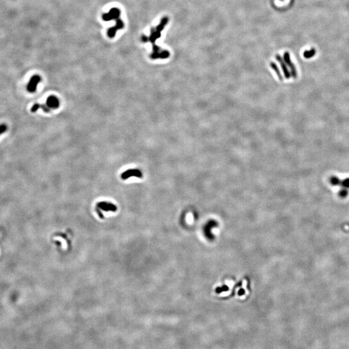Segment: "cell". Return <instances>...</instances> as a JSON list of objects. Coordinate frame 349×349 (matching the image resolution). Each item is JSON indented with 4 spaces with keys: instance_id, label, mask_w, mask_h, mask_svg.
I'll list each match as a JSON object with an SVG mask.
<instances>
[{
    "instance_id": "6da1fadb",
    "label": "cell",
    "mask_w": 349,
    "mask_h": 349,
    "mask_svg": "<svg viewBox=\"0 0 349 349\" xmlns=\"http://www.w3.org/2000/svg\"><path fill=\"white\" fill-rule=\"evenodd\" d=\"M168 22V18L167 17L163 18L160 21V23L155 28H151L149 36L143 35L142 36V41L144 43L151 42L153 47L157 45L155 42L157 39H159L161 36L162 30L164 29L166 25Z\"/></svg>"
},
{
    "instance_id": "7a4b0ae2",
    "label": "cell",
    "mask_w": 349,
    "mask_h": 349,
    "mask_svg": "<svg viewBox=\"0 0 349 349\" xmlns=\"http://www.w3.org/2000/svg\"><path fill=\"white\" fill-rule=\"evenodd\" d=\"M97 213L98 215H99V217L101 219H103L104 218V215L102 214V211H104V212H115L117 210V207L115 205L113 204V203H111V202H106V201H102L97 203Z\"/></svg>"
},
{
    "instance_id": "3957f363",
    "label": "cell",
    "mask_w": 349,
    "mask_h": 349,
    "mask_svg": "<svg viewBox=\"0 0 349 349\" xmlns=\"http://www.w3.org/2000/svg\"><path fill=\"white\" fill-rule=\"evenodd\" d=\"M120 177L123 180H127V179L133 177L142 178L143 177V174L140 169H129L123 172Z\"/></svg>"
},
{
    "instance_id": "277c9868",
    "label": "cell",
    "mask_w": 349,
    "mask_h": 349,
    "mask_svg": "<svg viewBox=\"0 0 349 349\" xmlns=\"http://www.w3.org/2000/svg\"><path fill=\"white\" fill-rule=\"evenodd\" d=\"M120 11L118 8H112L107 13L102 15V19L105 21H109L111 20H116L120 17Z\"/></svg>"
},
{
    "instance_id": "5b68a950",
    "label": "cell",
    "mask_w": 349,
    "mask_h": 349,
    "mask_svg": "<svg viewBox=\"0 0 349 349\" xmlns=\"http://www.w3.org/2000/svg\"><path fill=\"white\" fill-rule=\"evenodd\" d=\"M115 22L116 24L115 25V26L111 27L108 29L107 36L110 38H113L115 36L116 32H118V30L123 29V27H124V23H123L122 20L120 19V18H118V20H115Z\"/></svg>"
},
{
    "instance_id": "8992f818",
    "label": "cell",
    "mask_w": 349,
    "mask_h": 349,
    "mask_svg": "<svg viewBox=\"0 0 349 349\" xmlns=\"http://www.w3.org/2000/svg\"><path fill=\"white\" fill-rule=\"evenodd\" d=\"M283 59L286 62L287 66H288L290 68L291 76L294 78H297V76H298L297 70H296V68L294 66V64L292 62L291 59H290V54L288 52H285V53H284Z\"/></svg>"
},
{
    "instance_id": "52a82bcc",
    "label": "cell",
    "mask_w": 349,
    "mask_h": 349,
    "mask_svg": "<svg viewBox=\"0 0 349 349\" xmlns=\"http://www.w3.org/2000/svg\"><path fill=\"white\" fill-rule=\"evenodd\" d=\"M42 78L41 77L38 75H34L31 77L30 81L29 82V84L27 85V90L30 92H34L36 90L37 85L38 83L41 82Z\"/></svg>"
},
{
    "instance_id": "ba28073f",
    "label": "cell",
    "mask_w": 349,
    "mask_h": 349,
    "mask_svg": "<svg viewBox=\"0 0 349 349\" xmlns=\"http://www.w3.org/2000/svg\"><path fill=\"white\" fill-rule=\"evenodd\" d=\"M276 59L277 60V61H279V63H280L281 67V69L283 70L284 75H285V78L286 79H289L290 78V76H291V74H290V73L289 72L288 67H287V65L285 61V60H284L283 58L279 54L276 55Z\"/></svg>"
},
{
    "instance_id": "9c48e42d",
    "label": "cell",
    "mask_w": 349,
    "mask_h": 349,
    "mask_svg": "<svg viewBox=\"0 0 349 349\" xmlns=\"http://www.w3.org/2000/svg\"><path fill=\"white\" fill-rule=\"evenodd\" d=\"M46 105L51 109H56L60 106V101L55 96L51 95L49 97L46 101Z\"/></svg>"
},
{
    "instance_id": "30bf717a",
    "label": "cell",
    "mask_w": 349,
    "mask_h": 349,
    "mask_svg": "<svg viewBox=\"0 0 349 349\" xmlns=\"http://www.w3.org/2000/svg\"><path fill=\"white\" fill-rule=\"evenodd\" d=\"M270 67L271 68V69H272L274 71L275 73H276V74L277 75V77H278V78H279L280 80H281V81H283V75H282V73H281L279 69V68H278V67L277 66V64L276 63H275V62H274V61H271L270 63Z\"/></svg>"
},
{
    "instance_id": "8fae6325",
    "label": "cell",
    "mask_w": 349,
    "mask_h": 349,
    "mask_svg": "<svg viewBox=\"0 0 349 349\" xmlns=\"http://www.w3.org/2000/svg\"><path fill=\"white\" fill-rule=\"evenodd\" d=\"M330 182L333 186H338V185H341V180L336 176H332V177H330Z\"/></svg>"
},
{
    "instance_id": "7c38bea8",
    "label": "cell",
    "mask_w": 349,
    "mask_h": 349,
    "mask_svg": "<svg viewBox=\"0 0 349 349\" xmlns=\"http://www.w3.org/2000/svg\"><path fill=\"white\" fill-rule=\"evenodd\" d=\"M316 54V50L314 49H311L309 51H305L303 53V56L305 58H310Z\"/></svg>"
},
{
    "instance_id": "4fadbf2b",
    "label": "cell",
    "mask_w": 349,
    "mask_h": 349,
    "mask_svg": "<svg viewBox=\"0 0 349 349\" xmlns=\"http://www.w3.org/2000/svg\"><path fill=\"white\" fill-rule=\"evenodd\" d=\"M348 193V190L347 189H346V188H343V189H342V190H340L339 194V195H340L341 197H345L347 195Z\"/></svg>"
},
{
    "instance_id": "5bb4252c",
    "label": "cell",
    "mask_w": 349,
    "mask_h": 349,
    "mask_svg": "<svg viewBox=\"0 0 349 349\" xmlns=\"http://www.w3.org/2000/svg\"><path fill=\"white\" fill-rule=\"evenodd\" d=\"M341 185L345 188H349V178H346L345 180H342Z\"/></svg>"
},
{
    "instance_id": "9a60e30c",
    "label": "cell",
    "mask_w": 349,
    "mask_h": 349,
    "mask_svg": "<svg viewBox=\"0 0 349 349\" xmlns=\"http://www.w3.org/2000/svg\"><path fill=\"white\" fill-rule=\"evenodd\" d=\"M41 107V105L39 104H35L34 106L31 107V111L32 113L34 112H36L37 110L39 109V108Z\"/></svg>"
},
{
    "instance_id": "2e32d148",
    "label": "cell",
    "mask_w": 349,
    "mask_h": 349,
    "mask_svg": "<svg viewBox=\"0 0 349 349\" xmlns=\"http://www.w3.org/2000/svg\"><path fill=\"white\" fill-rule=\"evenodd\" d=\"M41 108L45 111V113H49L51 111V109L46 104L45 105H44V104L41 105Z\"/></svg>"
},
{
    "instance_id": "e0dca14e",
    "label": "cell",
    "mask_w": 349,
    "mask_h": 349,
    "mask_svg": "<svg viewBox=\"0 0 349 349\" xmlns=\"http://www.w3.org/2000/svg\"><path fill=\"white\" fill-rule=\"evenodd\" d=\"M6 130H7V126H6L5 124L0 125V134L4 133Z\"/></svg>"
},
{
    "instance_id": "ac0fdd59",
    "label": "cell",
    "mask_w": 349,
    "mask_h": 349,
    "mask_svg": "<svg viewBox=\"0 0 349 349\" xmlns=\"http://www.w3.org/2000/svg\"><path fill=\"white\" fill-rule=\"evenodd\" d=\"M346 228H348V229H349V225H348V226H346Z\"/></svg>"
}]
</instances>
